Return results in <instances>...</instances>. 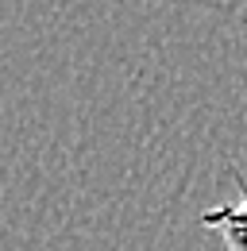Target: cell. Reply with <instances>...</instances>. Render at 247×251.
Returning a JSON list of instances; mask_svg holds the SVG:
<instances>
[{
  "label": "cell",
  "instance_id": "1",
  "mask_svg": "<svg viewBox=\"0 0 247 251\" xmlns=\"http://www.w3.org/2000/svg\"><path fill=\"white\" fill-rule=\"evenodd\" d=\"M240 182V178H236ZM201 224L213 228L224 240L228 251H247V182H240V201L236 205H216L201 213Z\"/></svg>",
  "mask_w": 247,
  "mask_h": 251
}]
</instances>
